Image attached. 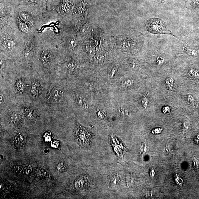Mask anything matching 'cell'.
Listing matches in <instances>:
<instances>
[{"label": "cell", "mask_w": 199, "mask_h": 199, "mask_svg": "<svg viewBox=\"0 0 199 199\" xmlns=\"http://www.w3.org/2000/svg\"><path fill=\"white\" fill-rule=\"evenodd\" d=\"M75 137L77 144L84 148L89 147L92 142V136L90 132L80 125L77 126Z\"/></svg>", "instance_id": "obj_1"}, {"label": "cell", "mask_w": 199, "mask_h": 199, "mask_svg": "<svg viewBox=\"0 0 199 199\" xmlns=\"http://www.w3.org/2000/svg\"><path fill=\"white\" fill-rule=\"evenodd\" d=\"M147 27L149 32L154 34L172 35L166 27L164 22L160 19L153 18L149 20L147 23Z\"/></svg>", "instance_id": "obj_2"}, {"label": "cell", "mask_w": 199, "mask_h": 199, "mask_svg": "<svg viewBox=\"0 0 199 199\" xmlns=\"http://www.w3.org/2000/svg\"><path fill=\"white\" fill-rule=\"evenodd\" d=\"M90 181L89 178L86 175H80L74 181V187L78 190H84L89 186Z\"/></svg>", "instance_id": "obj_3"}, {"label": "cell", "mask_w": 199, "mask_h": 199, "mask_svg": "<svg viewBox=\"0 0 199 199\" xmlns=\"http://www.w3.org/2000/svg\"><path fill=\"white\" fill-rule=\"evenodd\" d=\"M25 139L21 133H19L15 136L13 139L14 147L17 149H21L24 147Z\"/></svg>", "instance_id": "obj_4"}, {"label": "cell", "mask_w": 199, "mask_h": 199, "mask_svg": "<svg viewBox=\"0 0 199 199\" xmlns=\"http://www.w3.org/2000/svg\"><path fill=\"white\" fill-rule=\"evenodd\" d=\"M113 143L112 145L115 152L119 157H122L123 155V153L124 152L126 151L127 149L123 145L122 143L119 142V141H118L117 140V144L115 140V138H113Z\"/></svg>", "instance_id": "obj_5"}, {"label": "cell", "mask_w": 199, "mask_h": 199, "mask_svg": "<svg viewBox=\"0 0 199 199\" xmlns=\"http://www.w3.org/2000/svg\"><path fill=\"white\" fill-rule=\"evenodd\" d=\"M41 91V86L39 83L37 81L33 82L31 88V92L34 96H37L39 94Z\"/></svg>", "instance_id": "obj_6"}, {"label": "cell", "mask_w": 199, "mask_h": 199, "mask_svg": "<svg viewBox=\"0 0 199 199\" xmlns=\"http://www.w3.org/2000/svg\"><path fill=\"white\" fill-rule=\"evenodd\" d=\"M21 119V115L17 113H13L10 115L9 117V121L11 123L16 125L20 122Z\"/></svg>", "instance_id": "obj_7"}, {"label": "cell", "mask_w": 199, "mask_h": 199, "mask_svg": "<svg viewBox=\"0 0 199 199\" xmlns=\"http://www.w3.org/2000/svg\"><path fill=\"white\" fill-rule=\"evenodd\" d=\"M68 169L67 164L65 161H60L57 164L56 166L57 170L60 173L66 172Z\"/></svg>", "instance_id": "obj_8"}, {"label": "cell", "mask_w": 199, "mask_h": 199, "mask_svg": "<svg viewBox=\"0 0 199 199\" xmlns=\"http://www.w3.org/2000/svg\"><path fill=\"white\" fill-rule=\"evenodd\" d=\"M62 93L61 91L57 89L54 90L51 94L50 99L54 102H57L61 97Z\"/></svg>", "instance_id": "obj_9"}, {"label": "cell", "mask_w": 199, "mask_h": 199, "mask_svg": "<svg viewBox=\"0 0 199 199\" xmlns=\"http://www.w3.org/2000/svg\"><path fill=\"white\" fill-rule=\"evenodd\" d=\"M15 87L18 92L21 93L24 92L25 85L22 80H19L17 81L15 83Z\"/></svg>", "instance_id": "obj_10"}, {"label": "cell", "mask_w": 199, "mask_h": 199, "mask_svg": "<svg viewBox=\"0 0 199 199\" xmlns=\"http://www.w3.org/2000/svg\"><path fill=\"white\" fill-rule=\"evenodd\" d=\"M3 46L7 50L10 51L13 49L15 47V44L13 41L11 40H7L3 43Z\"/></svg>", "instance_id": "obj_11"}, {"label": "cell", "mask_w": 199, "mask_h": 199, "mask_svg": "<svg viewBox=\"0 0 199 199\" xmlns=\"http://www.w3.org/2000/svg\"><path fill=\"white\" fill-rule=\"evenodd\" d=\"M24 114L25 116L28 119H33L35 117V113H34L33 110L31 108H29V107L25 108Z\"/></svg>", "instance_id": "obj_12"}, {"label": "cell", "mask_w": 199, "mask_h": 199, "mask_svg": "<svg viewBox=\"0 0 199 199\" xmlns=\"http://www.w3.org/2000/svg\"><path fill=\"white\" fill-rule=\"evenodd\" d=\"M41 56L42 61L43 63H47L50 59V55L49 52L46 51H43L41 53Z\"/></svg>", "instance_id": "obj_13"}, {"label": "cell", "mask_w": 199, "mask_h": 199, "mask_svg": "<svg viewBox=\"0 0 199 199\" xmlns=\"http://www.w3.org/2000/svg\"><path fill=\"white\" fill-rule=\"evenodd\" d=\"M110 183L112 185H116L119 184V178L117 175H112L109 177Z\"/></svg>", "instance_id": "obj_14"}, {"label": "cell", "mask_w": 199, "mask_h": 199, "mask_svg": "<svg viewBox=\"0 0 199 199\" xmlns=\"http://www.w3.org/2000/svg\"><path fill=\"white\" fill-rule=\"evenodd\" d=\"M132 41L129 40H125L123 41L122 43V46L125 48H130L133 45V43Z\"/></svg>", "instance_id": "obj_15"}, {"label": "cell", "mask_w": 199, "mask_h": 199, "mask_svg": "<svg viewBox=\"0 0 199 199\" xmlns=\"http://www.w3.org/2000/svg\"><path fill=\"white\" fill-rule=\"evenodd\" d=\"M19 27L21 30L24 33H27L29 32L28 27L27 25L23 23H20Z\"/></svg>", "instance_id": "obj_16"}, {"label": "cell", "mask_w": 199, "mask_h": 199, "mask_svg": "<svg viewBox=\"0 0 199 199\" xmlns=\"http://www.w3.org/2000/svg\"><path fill=\"white\" fill-rule=\"evenodd\" d=\"M77 41L75 39L72 38L69 40V45L72 49H74L77 46Z\"/></svg>", "instance_id": "obj_17"}, {"label": "cell", "mask_w": 199, "mask_h": 199, "mask_svg": "<svg viewBox=\"0 0 199 199\" xmlns=\"http://www.w3.org/2000/svg\"><path fill=\"white\" fill-rule=\"evenodd\" d=\"M163 131V129L161 128H158L154 129L152 130V133L154 134H157L160 133Z\"/></svg>", "instance_id": "obj_18"}, {"label": "cell", "mask_w": 199, "mask_h": 199, "mask_svg": "<svg viewBox=\"0 0 199 199\" xmlns=\"http://www.w3.org/2000/svg\"><path fill=\"white\" fill-rule=\"evenodd\" d=\"M170 111V109L169 108V107H164V109H163V112L164 113V114H169L168 112L167 111Z\"/></svg>", "instance_id": "obj_19"}, {"label": "cell", "mask_w": 199, "mask_h": 199, "mask_svg": "<svg viewBox=\"0 0 199 199\" xmlns=\"http://www.w3.org/2000/svg\"><path fill=\"white\" fill-rule=\"evenodd\" d=\"M1 69H4V67H5V63H4V60H3L2 59L1 60Z\"/></svg>", "instance_id": "obj_20"}, {"label": "cell", "mask_w": 199, "mask_h": 199, "mask_svg": "<svg viewBox=\"0 0 199 199\" xmlns=\"http://www.w3.org/2000/svg\"><path fill=\"white\" fill-rule=\"evenodd\" d=\"M1 104H2L3 102V96L2 93H1Z\"/></svg>", "instance_id": "obj_21"}]
</instances>
